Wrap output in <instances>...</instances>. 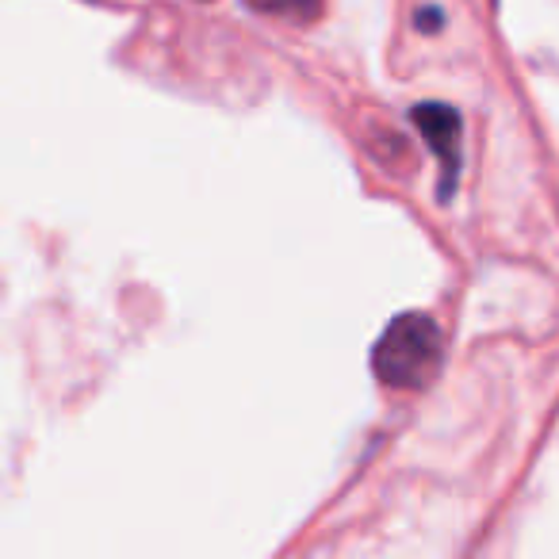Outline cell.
Returning <instances> with one entry per match:
<instances>
[{"instance_id":"cell-4","label":"cell","mask_w":559,"mask_h":559,"mask_svg":"<svg viewBox=\"0 0 559 559\" xmlns=\"http://www.w3.org/2000/svg\"><path fill=\"white\" fill-rule=\"evenodd\" d=\"M414 24H418V32H441L444 27V16H441V9H421L418 16H414Z\"/></svg>"},{"instance_id":"cell-1","label":"cell","mask_w":559,"mask_h":559,"mask_svg":"<svg viewBox=\"0 0 559 559\" xmlns=\"http://www.w3.org/2000/svg\"><path fill=\"white\" fill-rule=\"evenodd\" d=\"M444 360V330L421 311L399 314L372 349V368L388 388L418 391L433 383Z\"/></svg>"},{"instance_id":"cell-2","label":"cell","mask_w":559,"mask_h":559,"mask_svg":"<svg viewBox=\"0 0 559 559\" xmlns=\"http://www.w3.org/2000/svg\"><path fill=\"white\" fill-rule=\"evenodd\" d=\"M414 127L421 131V139L429 142V150H433L437 157H441V200H449L452 188H456V173H460V131H464V123H460V111L449 108V104H418V108L411 111Z\"/></svg>"},{"instance_id":"cell-3","label":"cell","mask_w":559,"mask_h":559,"mask_svg":"<svg viewBox=\"0 0 559 559\" xmlns=\"http://www.w3.org/2000/svg\"><path fill=\"white\" fill-rule=\"evenodd\" d=\"M246 4L264 12V16L296 20V24H307V20L322 16V0H246Z\"/></svg>"}]
</instances>
